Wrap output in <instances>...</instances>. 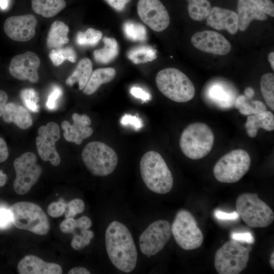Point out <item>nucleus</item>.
Segmentation results:
<instances>
[{"label": "nucleus", "instance_id": "nucleus-35", "mask_svg": "<svg viewBox=\"0 0 274 274\" xmlns=\"http://www.w3.org/2000/svg\"><path fill=\"white\" fill-rule=\"evenodd\" d=\"M49 56L55 66L60 65L65 60L75 62L77 59L76 52L71 47L53 49L51 51Z\"/></svg>", "mask_w": 274, "mask_h": 274}, {"label": "nucleus", "instance_id": "nucleus-21", "mask_svg": "<svg viewBox=\"0 0 274 274\" xmlns=\"http://www.w3.org/2000/svg\"><path fill=\"white\" fill-rule=\"evenodd\" d=\"M20 274H61L62 269L57 263L46 262L38 257L25 256L18 264Z\"/></svg>", "mask_w": 274, "mask_h": 274}, {"label": "nucleus", "instance_id": "nucleus-57", "mask_svg": "<svg viewBox=\"0 0 274 274\" xmlns=\"http://www.w3.org/2000/svg\"><path fill=\"white\" fill-rule=\"evenodd\" d=\"M9 0H0V8L2 10H6L9 6Z\"/></svg>", "mask_w": 274, "mask_h": 274}, {"label": "nucleus", "instance_id": "nucleus-33", "mask_svg": "<svg viewBox=\"0 0 274 274\" xmlns=\"http://www.w3.org/2000/svg\"><path fill=\"white\" fill-rule=\"evenodd\" d=\"M260 89L263 97L268 106L274 110V75L266 73L260 80Z\"/></svg>", "mask_w": 274, "mask_h": 274}, {"label": "nucleus", "instance_id": "nucleus-22", "mask_svg": "<svg viewBox=\"0 0 274 274\" xmlns=\"http://www.w3.org/2000/svg\"><path fill=\"white\" fill-rule=\"evenodd\" d=\"M237 15L238 29L242 31H245L253 20L264 21L267 19L266 14L249 0H238Z\"/></svg>", "mask_w": 274, "mask_h": 274}, {"label": "nucleus", "instance_id": "nucleus-7", "mask_svg": "<svg viewBox=\"0 0 274 274\" xmlns=\"http://www.w3.org/2000/svg\"><path fill=\"white\" fill-rule=\"evenodd\" d=\"M235 208L239 216L250 227H266L274 220V213L271 208L256 193H244L239 195Z\"/></svg>", "mask_w": 274, "mask_h": 274}, {"label": "nucleus", "instance_id": "nucleus-23", "mask_svg": "<svg viewBox=\"0 0 274 274\" xmlns=\"http://www.w3.org/2000/svg\"><path fill=\"white\" fill-rule=\"evenodd\" d=\"M5 122L14 123L18 127L26 129L32 124L30 114L23 106L14 102L6 104L2 116Z\"/></svg>", "mask_w": 274, "mask_h": 274}, {"label": "nucleus", "instance_id": "nucleus-14", "mask_svg": "<svg viewBox=\"0 0 274 274\" xmlns=\"http://www.w3.org/2000/svg\"><path fill=\"white\" fill-rule=\"evenodd\" d=\"M60 129L57 123L49 122L46 125L41 126L38 129L36 139V146L39 156L45 161L58 166L60 163V157L56 150V143L60 139Z\"/></svg>", "mask_w": 274, "mask_h": 274}, {"label": "nucleus", "instance_id": "nucleus-55", "mask_svg": "<svg viewBox=\"0 0 274 274\" xmlns=\"http://www.w3.org/2000/svg\"><path fill=\"white\" fill-rule=\"evenodd\" d=\"M7 180V176L6 174L4 173L3 171L0 169V187L4 186Z\"/></svg>", "mask_w": 274, "mask_h": 274}, {"label": "nucleus", "instance_id": "nucleus-11", "mask_svg": "<svg viewBox=\"0 0 274 274\" xmlns=\"http://www.w3.org/2000/svg\"><path fill=\"white\" fill-rule=\"evenodd\" d=\"M37 160L36 155L30 152L22 154L14 160L16 178L13 188L17 194H26L38 181L42 168Z\"/></svg>", "mask_w": 274, "mask_h": 274}, {"label": "nucleus", "instance_id": "nucleus-2", "mask_svg": "<svg viewBox=\"0 0 274 274\" xmlns=\"http://www.w3.org/2000/svg\"><path fill=\"white\" fill-rule=\"evenodd\" d=\"M140 165L142 179L150 190L162 194L170 191L174 184L173 177L159 153L147 152L142 157Z\"/></svg>", "mask_w": 274, "mask_h": 274}, {"label": "nucleus", "instance_id": "nucleus-28", "mask_svg": "<svg viewBox=\"0 0 274 274\" xmlns=\"http://www.w3.org/2000/svg\"><path fill=\"white\" fill-rule=\"evenodd\" d=\"M64 0H31L33 11L46 18L54 16L66 7Z\"/></svg>", "mask_w": 274, "mask_h": 274}, {"label": "nucleus", "instance_id": "nucleus-46", "mask_svg": "<svg viewBox=\"0 0 274 274\" xmlns=\"http://www.w3.org/2000/svg\"><path fill=\"white\" fill-rule=\"evenodd\" d=\"M231 237L232 239L241 243L245 242L252 244L254 242V238L250 232H233Z\"/></svg>", "mask_w": 274, "mask_h": 274}, {"label": "nucleus", "instance_id": "nucleus-51", "mask_svg": "<svg viewBox=\"0 0 274 274\" xmlns=\"http://www.w3.org/2000/svg\"><path fill=\"white\" fill-rule=\"evenodd\" d=\"M9 156V151L5 141L0 138V163L6 161Z\"/></svg>", "mask_w": 274, "mask_h": 274}, {"label": "nucleus", "instance_id": "nucleus-10", "mask_svg": "<svg viewBox=\"0 0 274 274\" xmlns=\"http://www.w3.org/2000/svg\"><path fill=\"white\" fill-rule=\"evenodd\" d=\"M171 231L177 244L184 250L197 249L203 243L201 230L193 215L186 210L181 209L177 212Z\"/></svg>", "mask_w": 274, "mask_h": 274}, {"label": "nucleus", "instance_id": "nucleus-36", "mask_svg": "<svg viewBox=\"0 0 274 274\" xmlns=\"http://www.w3.org/2000/svg\"><path fill=\"white\" fill-rule=\"evenodd\" d=\"M102 36V33L100 31L89 28L84 32H78L76 41L81 46H94L98 44Z\"/></svg>", "mask_w": 274, "mask_h": 274}, {"label": "nucleus", "instance_id": "nucleus-38", "mask_svg": "<svg viewBox=\"0 0 274 274\" xmlns=\"http://www.w3.org/2000/svg\"><path fill=\"white\" fill-rule=\"evenodd\" d=\"M92 231L85 229L80 230V233H74L71 242L72 247L76 250H80L88 246L94 237Z\"/></svg>", "mask_w": 274, "mask_h": 274}, {"label": "nucleus", "instance_id": "nucleus-58", "mask_svg": "<svg viewBox=\"0 0 274 274\" xmlns=\"http://www.w3.org/2000/svg\"><path fill=\"white\" fill-rule=\"evenodd\" d=\"M269 263L272 269H274V252H272L269 258Z\"/></svg>", "mask_w": 274, "mask_h": 274}, {"label": "nucleus", "instance_id": "nucleus-48", "mask_svg": "<svg viewBox=\"0 0 274 274\" xmlns=\"http://www.w3.org/2000/svg\"><path fill=\"white\" fill-rule=\"evenodd\" d=\"M76 229L80 230L88 229L92 225L91 219L87 216H83L76 220Z\"/></svg>", "mask_w": 274, "mask_h": 274}, {"label": "nucleus", "instance_id": "nucleus-15", "mask_svg": "<svg viewBox=\"0 0 274 274\" xmlns=\"http://www.w3.org/2000/svg\"><path fill=\"white\" fill-rule=\"evenodd\" d=\"M137 12L142 21L154 31H162L169 24L168 13L159 0H139Z\"/></svg>", "mask_w": 274, "mask_h": 274}, {"label": "nucleus", "instance_id": "nucleus-56", "mask_svg": "<svg viewBox=\"0 0 274 274\" xmlns=\"http://www.w3.org/2000/svg\"><path fill=\"white\" fill-rule=\"evenodd\" d=\"M268 60L270 63L272 70H274V52H270L268 55Z\"/></svg>", "mask_w": 274, "mask_h": 274}, {"label": "nucleus", "instance_id": "nucleus-34", "mask_svg": "<svg viewBox=\"0 0 274 274\" xmlns=\"http://www.w3.org/2000/svg\"><path fill=\"white\" fill-rule=\"evenodd\" d=\"M123 30L126 38L133 41H145L147 39L146 28L141 23L128 21L123 25Z\"/></svg>", "mask_w": 274, "mask_h": 274}, {"label": "nucleus", "instance_id": "nucleus-29", "mask_svg": "<svg viewBox=\"0 0 274 274\" xmlns=\"http://www.w3.org/2000/svg\"><path fill=\"white\" fill-rule=\"evenodd\" d=\"M102 48L95 50L93 52L95 60L100 63L107 64L112 61L117 56L119 47L117 42L113 38L105 37Z\"/></svg>", "mask_w": 274, "mask_h": 274}, {"label": "nucleus", "instance_id": "nucleus-37", "mask_svg": "<svg viewBox=\"0 0 274 274\" xmlns=\"http://www.w3.org/2000/svg\"><path fill=\"white\" fill-rule=\"evenodd\" d=\"M20 97L26 107L30 111L35 113L39 111V98L37 92L33 89L26 88L22 90Z\"/></svg>", "mask_w": 274, "mask_h": 274}, {"label": "nucleus", "instance_id": "nucleus-39", "mask_svg": "<svg viewBox=\"0 0 274 274\" xmlns=\"http://www.w3.org/2000/svg\"><path fill=\"white\" fill-rule=\"evenodd\" d=\"M84 210V202L80 198H75L66 203L64 213L66 218H73L77 214L82 213Z\"/></svg>", "mask_w": 274, "mask_h": 274}, {"label": "nucleus", "instance_id": "nucleus-40", "mask_svg": "<svg viewBox=\"0 0 274 274\" xmlns=\"http://www.w3.org/2000/svg\"><path fill=\"white\" fill-rule=\"evenodd\" d=\"M62 94V89L57 85H54L50 92L46 103L47 108L51 111L57 108L58 99Z\"/></svg>", "mask_w": 274, "mask_h": 274}, {"label": "nucleus", "instance_id": "nucleus-20", "mask_svg": "<svg viewBox=\"0 0 274 274\" xmlns=\"http://www.w3.org/2000/svg\"><path fill=\"white\" fill-rule=\"evenodd\" d=\"M207 24L217 30H226L231 35L238 30L237 14L230 10L218 7L211 9L206 18Z\"/></svg>", "mask_w": 274, "mask_h": 274}, {"label": "nucleus", "instance_id": "nucleus-27", "mask_svg": "<svg viewBox=\"0 0 274 274\" xmlns=\"http://www.w3.org/2000/svg\"><path fill=\"white\" fill-rule=\"evenodd\" d=\"M92 73V64L88 58H84L78 62L75 70L65 81L70 86L77 82L80 90L84 89Z\"/></svg>", "mask_w": 274, "mask_h": 274}, {"label": "nucleus", "instance_id": "nucleus-3", "mask_svg": "<svg viewBox=\"0 0 274 274\" xmlns=\"http://www.w3.org/2000/svg\"><path fill=\"white\" fill-rule=\"evenodd\" d=\"M214 140V133L207 124L194 122L187 126L182 132L180 147L187 157L197 160L211 151Z\"/></svg>", "mask_w": 274, "mask_h": 274}, {"label": "nucleus", "instance_id": "nucleus-19", "mask_svg": "<svg viewBox=\"0 0 274 274\" xmlns=\"http://www.w3.org/2000/svg\"><path fill=\"white\" fill-rule=\"evenodd\" d=\"M72 117L74 122L73 124L67 121H64L61 123L62 128L64 130L63 135L67 141L80 145L83 140L91 135L93 133L92 128L89 126L91 121L85 114L74 113Z\"/></svg>", "mask_w": 274, "mask_h": 274}, {"label": "nucleus", "instance_id": "nucleus-13", "mask_svg": "<svg viewBox=\"0 0 274 274\" xmlns=\"http://www.w3.org/2000/svg\"><path fill=\"white\" fill-rule=\"evenodd\" d=\"M202 94L208 105L221 110L232 108L237 97L235 87L227 81L220 79L209 82Z\"/></svg>", "mask_w": 274, "mask_h": 274}, {"label": "nucleus", "instance_id": "nucleus-1", "mask_svg": "<svg viewBox=\"0 0 274 274\" xmlns=\"http://www.w3.org/2000/svg\"><path fill=\"white\" fill-rule=\"evenodd\" d=\"M105 244L108 257L116 268L127 273L134 269L138 252L132 235L125 225L112 222L106 231Z\"/></svg>", "mask_w": 274, "mask_h": 274}, {"label": "nucleus", "instance_id": "nucleus-24", "mask_svg": "<svg viewBox=\"0 0 274 274\" xmlns=\"http://www.w3.org/2000/svg\"><path fill=\"white\" fill-rule=\"evenodd\" d=\"M247 134L250 138H254L257 134L258 130L262 128L266 131L274 130V116L269 111L250 115L245 123Z\"/></svg>", "mask_w": 274, "mask_h": 274}, {"label": "nucleus", "instance_id": "nucleus-6", "mask_svg": "<svg viewBox=\"0 0 274 274\" xmlns=\"http://www.w3.org/2000/svg\"><path fill=\"white\" fill-rule=\"evenodd\" d=\"M252 247L230 239L215 253L214 266L219 274H238L247 266Z\"/></svg>", "mask_w": 274, "mask_h": 274}, {"label": "nucleus", "instance_id": "nucleus-44", "mask_svg": "<svg viewBox=\"0 0 274 274\" xmlns=\"http://www.w3.org/2000/svg\"><path fill=\"white\" fill-rule=\"evenodd\" d=\"M129 92L133 96L141 99L143 102H147L151 100L152 98L150 93L139 87H132L130 89Z\"/></svg>", "mask_w": 274, "mask_h": 274}, {"label": "nucleus", "instance_id": "nucleus-5", "mask_svg": "<svg viewBox=\"0 0 274 274\" xmlns=\"http://www.w3.org/2000/svg\"><path fill=\"white\" fill-rule=\"evenodd\" d=\"M10 211L12 223L17 228L36 234H47L50 228L48 218L42 209L32 202L20 201L11 205Z\"/></svg>", "mask_w": 274, "mask_h": 274}, {"label": "nucleus", "instance_id": "nucleus-54", "mask_svg": "<svg viewBox=\"0 0 274 274\" xmlns=\"http://www.w3.org/2000/svg\"><path fill=\"white\" fill-rule=\"evenodd\" d=\"M254 93V90L251 87H247L245 90V96L249 99H251L253 97Z\"/></svg>", "mask_w": 274, "mask_h": 274}, {"label": "nucleus", "instance_id": "nucleus-17", "mask_svg": "<svg viewBox=\"0 0 274 274\" xmlns=\"http://www.w3.org/2000/svg\"><path fill=\"white\" fill-rule=\"evenodd\" d=\"M37 22L35 16L32 14L11 16L6 20L4 29L11 39L27 42L34 37Z\"/></svg>", "mask_w": 274, "mask_h": 274}, {"label": "nucleus", "instance_id": "nucleus-18", "mask_svg": "<svg viewBox=\"0 0 274 274\" xmlns=\"http://www.w3.org/2000/svg\"><path fill=\"white\" fill-rule=\"evenodd\" d=\"M191 42L195 48L201 51L218 55H226L231 49L228 41L214 31L197 32L192 36Z\"/></svg>", "mask_w": 274, "mask_h": 274}, {"label": "nucleus", "instance_id": "nucleus-50", "mask_svg": "<svg viewBox=\"0 0 274 274\" xmlns=\"http://www.w3.org/2000/svg\"><path fill=\"white\" fill-rule=\"evenodd\" d=\"M107 3L115 10L121 11H122L126 5L130 0H105Z\"/></svg>", "mask_w": 274, "mask_h": 274}, {"label": "nucleus", "instance_id": "nucleus-30", "mask_svg": "<svg viewBox=\"0 0 274 274\" xmlns=\"http://www.w3.org/2000/svg\"><path fill=\"white\" fill-rule=\"evenodd\" d=\"M235 108L244 115L250 116L267 110L264 104L259 100H250L244 95H241L235 99Z\"/></svg>", "mask_w": 274, "mask_h": 274}, {"label": "nucleus", "instance_id": "nucleus-52", "mask_svg": "<svg viewBox=\"0 0 274 274\" xmlns=\"http://www.w3.org/2000/svg\"><path fill=\"white\" fill-rule=\"evenodd\" d=\"M8 100L7 94L0 90V117L2 116Z\"/></svg>", "mask_w": 274, "mask_h": 274}, {"label": "nucleus", "instance_id": "nucleus-53", "mask_svg": "<svg viewBox=\"0 0 274 274\" xmlns=\"http://www.w3.org/2000/svg\"><path fill=\"white\" fill-rule=\"evenodd\" d=\"M68 274H90V271L83 267H76L69 270Z\"/></svg>", "mask_w": 274, "mask_h": 274}, {"label": "nucleus", "instance_id": "nucleus-45", "mask_svg": "<svg viewBox=\"0 0 274 274\" xmlns=\"http://www.w3.org/2000/svg\"><path fill=\"white\" fill-rule=\"evenodd\" d=\"M59 228L63 233L74 234L77 229L76 220L73 218H66L61 222Z\"/></svg>", "mask_w": 274, "mask_h": 274}, {"label": "nucleus", "instance_id": "nucleus-31", "mask_svg": "<svg viewBox=\"0 0 274 274\" xmlns=\"http://www.w3.org/2000/svg\"><path fill=\"white\" fill-rule=\"evenodd\" d=\"M127 57L135 64L144 63L156 58V50L150 46L141 45L130 49Z\"/></svg>", "mask_w": 274, "mask_h": 274}, {"label": "nucleus", "instance_id": "nucleus-4", "mask_svg": "<svg viewBox=\"0 0 274 274\" xmlns=\"http://www.w3.org/2000/svg\"><path fill=\"white\" fill-rule=\"evenodd\" d=\"M159 90L166 97L178 102H185L194 96V86L189 78L179 70L168 67L160 71L156 77Z\"/></svg>", "mask_w": 274, "mask_h": 274}, {"label": "nucleus", "instance_id": "nucleus-9", "mask_svg": "<svg viewBox=\"0 0 274 274\" xmlns=\"http://www.w3.org/2000/svg\"><path fill=\"white\" fill-rule=\"evenodd\" d=\"M251 157L243 149H235L223 156L215 164L213 173L220 182L233 183L240 180L248 172Z\"/></svg>", "mask_w": 274, "mask_h": 274}, {"label": "nucleus", "instance_id": "nucleus-41", "mask_svg": "<svg viewBox=\"0 0 274 274\" xmlns=\"http://www.w3.org/2000/svg\"><path fill=\"white\" fill-rule=\"evenodd\" d=\"M120 123L123 126H129L135 130H139L143 126L142 119L137 115L130 114H124L120 119Z\"/></svg>", "mask_w": 274, "mask_h": 274}, {"label": "nucleus", "instance_id": "nucleus-25", "mask_svg": "<svg viewBox=\"0 0 274 274\" xmlns=\"http://www.w3.org/2000/svg\"><path fill=\"white\" fill-rule=\"evenodd\" d=\"M115 76L116 70L112 67L100 68L94 70L83 89V93L86 95L94 93L101 84L111 82Z\"/></svg>", "mask_w": 274, "mask_h": 274}, {"label": "nucleus", "instance_id": "nucleus-26", "mask_svg": "<svg viewBox=\"0 0 274 274\" xmlns=\"http://www.w3.org/2000/svg\"><path fill=\"white\" fill-rule=\"evenodd\" d=\"M68 26L64 22L56 20L51 24L48 32L46 44L49 49H56L62 47L67 44L69 39L67 34Z\"/></svg>", "mask_w": 274, "mask_h": 274}, {"label": "nucleus", "instance_id": "nucleus-43", "mask_svg": "<svg viewBox=\"0 0 274 274\" xmlns=\"http://www.w3.org/2000/svg\"><path fill=\"white\" fill-rule=\"evenodd\" d=\"M260 11L270 17H274V4L270 0H249Z\"/></svg>", "mask_w": 274, "mask_h": 274}, {"label": "nucleus", "instance_id": "nucleus-47", "mask_svg": "<svg viewBox=\"0 0 274 274\" xmlns=\"http://www.w3.org/2000/svg\"><path fill=\"white\" fill-rule=\"evenodd\" d=\"M12 223L11 217L9 210L4 208L0 209V228H5Z\"/></svg>", "mask_w": 274, "mask_h": 274}, {"label": "nucleus", "instance_id": "nucleus-16", "mask_svg": "<svg viewBox=\"0 0 274 274\" xmlns=\"http://www.w3.org/2000/svg\"><path fill=\"white\" fill-rule=\"evenodd\" d=\"M40 65L38 56L32 51H27L14 56L11 60L9 72L20 80H28L37 83L39 80L38 70Z\"/></svg>", "mask_w": 274, "mask_h": 274}, {"label": "nucleus", "instance_id": "nucleus-12", "mask_svg": "<svg viewBox=\"0 0 274 274\" xmlns=\"http://www.w3.org/2000/svg\"><path fill=\"white\" fill-rule=\"evenodd\" d=\"M172 234L171 225L168 221H155L140 236L139 246L141 252L147 256L157 254L164 248Z\"/></svg>", "mask_w": 274, "mask_h": 274}, {"label": "nucleus", "instance_id": "nucleus-49", "mask_svg": "<svg viewBox=\"0 0 274 274\" xmlns=\"http://www.w3.org/2000/svg\"><path fill=\"white\" fill-rule=\"evenodd\" d=\"M215 216L218 219L220 220H235L238 219L239 215L236 212H234L232 213H227L224 212H222L220 210H216L215 212Z\"/></svg>", "mask_w": 274, "mask_h": 274}, {"label": "nucleus", "instance_id": "nucleus-8", "mask_svg": "<svg viewBox=\"0 0 274 274\" xmlns=\"http://www.w3.org/2000/svg\"><path fill=\"white\" fill-rule=\"evenodd\" d=\"M82 158L88 170L96 176L109 175L118 163V156L114 149L98 141L90 142L84 147Z\"/></svg>", "mask_w": 274, "mask_h": 274}, {"label": "nucleus", "instance_id": "nucleus-32", "mask_svg": "<svg viewBox=\"0 0 274 274\" xmlns=\"http://www.w3.org/2000/svg\"><path fill=\"white\" fill-rule=\"evenodd\" d=\"M190 17L195 21H202L208 15L211 5L208 0H187Z\"/></svg>", "mask_w": 274, "mask_h": 274}, {"label": "nucleus", "instance_id": "nucleus-42", "mask_svg": "<svg viewBox=\"0 0 274 274\" xmlns=\"http://www.w3.org/2000/svg\"><path fill=\"white\" fill-rule=\"evenodd\" d=\"M66 203L62 200L50 203L47 208L49 215L53 218H58L63 215L65 210Z\"/></svg>", "mask_w": 274, "mask_h": 274}]
</instances>
